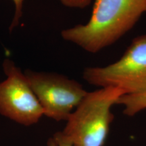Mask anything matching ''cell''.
<instances>
[{"label": "cell", "instance_id": "cell-1", "mask_svg": "<svg viewBox=\"0 0 146 146\" xmlns=\"http://www.w3.org/2000/svg\"><path fill=\"white\" fill-rule=\"evenodd\" d=\"M144 12L146 0H95L89 21L64 29L61 36L87 52L96 54L131 30Z\"/></svg>", "mask_w": 146, "mask_h": 146}, {"label": "cell", "instance_id": "cell-2", "mask_svg": "<svg viewBox=\"0 0 146 146\" xmlns=\"http://www.w3.org/2000/svg\"><path fill=\"white\" fill-rule=\"evenodd\" d=\"M123 95L124 91L116 87L87 93L62 131L72 146H104L114 119L111 109Z\"/></svg>", "mask_w": 146, "mask_h": 146}, {"label": "cell", "instance_id": "cell-3", "mask_svg": "<svg viewBox=\"0 0 146 146\" xmlns=\"http://www.w3.org/2000/svg\"><path fill=\"white\" fill-rule=\"evenodd\" d=\"M83 76L91 85L116 87L125 94L146 91V35L135 38L118 61L104 67H87Z\"/></svg>", "mask_w": 146, "mask_h": 146}, {"label": "cell", "instance_id": "cell-4", "mask_svg": "<svg viewBox=\"0 0 146 146\" xmlns=\"http://www.w3.org/2000/svg\"><path fill=\"white\" fill-rule=\"evenodd\" d=\"M44 116L66 121L88 93L75 80L55 72L24 71Z\"/></svg>", "mask_w": 146, "mask_h": 146}, {"label": "cell", "instance_id": "cell-5", "mask_svg": "<svg viewBox=\"0 0 146 146\" xmlns=\"http://www.w3.org/2000/svg\"><path fill=\"white\" fill-rule=\"evenodd\" d=\"M2 66L6 78L0 82V114L26 127L35 125L44 114L25 72L8 58Z\"/></svg>", "mask_w": 146, "mask_h": 146}, {"label": "cell", "instance_id": "cell-6", "mask_svg": "<svg viewBox=\"0 0 146 146\" xmlns=\"http://www.w3.org/2000/svg\"><path fill=\"white\" fill-rule=\"evenodd\" d=\"M116 104L123 106V113L133 116L146 109V91L135 94H125L120 96Z\"/></svg>", "mask_w": 146, "mask_h": 146}, {"label": "cell", "instance_id": "cell-7", "mask_svg": "<svg viewBox=\"0 0 146 146\" xmlns=\"http://www.w3.org/2000/svg\"><path fill=\"white\" fill-rule=\"evenodd\" d=\"M12 1L14 5V13L12 23H10V27H9V31L10 33L13 31L14 29L17 28V27L19 25L23 14L24 0H12Z\"/></svg>", "mask_w": 146, "mask_h": 146}, {"label": "cell", "instance_id": "cell-8", "mask_svg": "<svg viewBox=\"0 0 146 146\" xmlns=\"http://www.w3.org/2000/svg\"><path fill=\"white\" fill-rule=\"evenodd\" d=\"M46 146H72V144L62 131H58L48 139Z\"/></svg>", "mask_w": 146, "mask_h": 146}, {"label": "cell", "instance_id": "cell-9", "mask_svg": "<svg viewBox=\"0 0 146 146\" xmlns=\"http://www.w3.org/2000/svg\"><path fill=\"white\" fill-rule=\"evenodd\" d=\"M64 6L71 8L83 9L90 4L91 0H59Z\"/></svg>", "mask_w": 146, "mask_h": 146}]
</instances>
